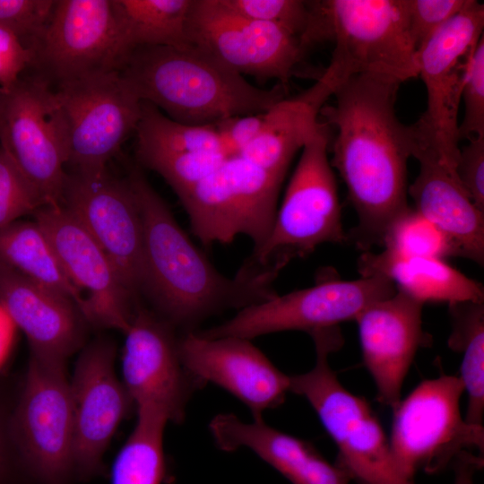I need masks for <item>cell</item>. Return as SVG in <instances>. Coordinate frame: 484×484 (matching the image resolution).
<instances>
[{"label":"cell","mask_w":484,"mask_h":484,"mask_svg":"<svg viewBox=\"0 0 484 484\" xmlns=\"http://www.w3.org/2000/svg\"><path fill=\"white\" fill-rule=\"evenodd\" d=\"M402 82L354 74L336 88L320 117L335 128L331 166L346 185L358 215L351 238L362 249L383 245L390 227L410 210L407 164L416 140L395 110Z\"/></svg>","instance_id":"cell-1"},{"label":"cell","mask_w":484,"mask_h":484,"mask_svg":"<svg viewBox=\"0 0 484 484\" xmlns=\"http://www.w3.org/2000/svg\"><path fill=\"white\" fill-rule=\"evenodd\" d=\"M126 178L143 221V293L175 329L194 332L218 313L238 311L277 295L272 274L241 269L234 278L222 275L182 229L140 168L131 167Z\"/></svg>","instance_id":"cell-2"},{"label":"cell","mask_w":484,"mask_h":484,"mask_svg":"<svg viewBox=\"0 0 484 484\" xmlns=\"http://www.w3.org/2000/svg\"><path fill=\"white\" fill-rule=\"evenodd\" d=\"M118 72L141 101L190 125L264 112L286 98L285 86L257 88L192 45L137 48Z\"/></svg>","instance_id":"cell-3"},{"label":"cell","mask_w":484,"mask_h":484,"mask_svg":"<svg viewBox=\"0 0 484 484\" xmlns=\"http://www.w3.org/2000/svg\"><path fill=\"white\" fill-rule=\"evenodd\" d=\"M308 21L301 36L307 50L333 44L327 67L341 82L369 73L402 83L419 76L417 49L411 39L404 0L307 1Z\"/></svg>","instance_id":"cell-4"},{"label":"cell","mask_w":484,"mask_h":484,"mask_svg":"<svg viewBox=\"0 0 484 484\" xmlns=\"http://www.w3.org/2000/svg\"><path fill=\"white\" fill-rule=\"evenodd\" d=\"M315 362L307 372L290 376V392L304 397L338 449V465L359 484H414L394 464L384 429L364 399L349 392L328 357L343 340L336 327L309 333Z\"/></svg>","instance_id":"cell-5"},{"label":"cell","mask_w":484,"mask_h":484,"mask_svg":"<svg viewBox=\"0 0 484 484\" xmlns=\"http://www.w3.org/2000/svg\"><path fill=\"white\" fill-rule=\"evenodd\" d=\"M328 133L323 122L301 149L269 235L243 265L246 269L278 276L292 259L308 255L322 244L347 239Z\"/></svg>","instance_id":"cell-6"},{"label":"cell","mask_w":484,"mask_h":484,"mask_svg":"<svg viewBox=\"0 0 484 484\" xmlns=\"http://www.w3.org/2000/svg\"><path fill=\"white\" fill-rule=\"evenodd\" d=\"M11 429L28 484L77 481L70 378L65 362L30 354L13 402Z\"/></svg>","instance_id":"cell-7"},{"label":"cell","mask_w":484,"mask_h":484,"mask_svg":"<svg viewBox=\"0 0 484 484\" xmlns=\"http://www.w3.org/2000/svg\"><path fill=\"white\" fill-rule=\"evenodd\" d=\"M459 376L441 375L420 382L393 411L389 445L400 474L412 481L419 471L436 474L463 452L483 456L484 428L461 412Z\"/></svg>","instance_id":"cell-8"},{"label":"cell","mask_w":484,"mask_h":484,"mask_svg":"<svg viewBox=\"0 0 484 484\" xmlns=\"http://www.w3.org/2000/svg\"><path fill=\"white\" fill-rule=\"evenodd\" d=\"M483 28L484 4L468 0L464 8L417 53L419 76L427 91V108L411 125L415 151L431 152L454 174L460 152L458 113L462 90L468 62L483 36Z\"/></svg>","instance_id":"cell-9"},{"label":"cell","mask_w":484,"mask_h":484,"mask_svg":"<svg viewBox=\"0 0 484 484\" xmlns=\"http://www.w3.org/2000/svg\"><path fill=\"white\" fill-rule=\"evenodd\" d=\"M0 150L40 200L61 204L67 173L65 138L55 91L44 78L0 89Z\"/></svg>","instance_id":"cell-10"},{"label":"cell","mask_w":484,"mask_h":484,"mask_svg":"<svg viewBox=\"0 0 484 484\" xmlns=\"http://www.w3.org/2000/svg\"><path fill=\"white\" fill-rule=\"evenodd\" d=\"M283 179L284 176L234 156L178 198L203 244L229 243L245 235L255 250L273 224Z\"/></svg>","instance_id":"cell-11"},{"label":"cell","mask_w":484,"mask_h":484,"mask_svg":"<svg viewBox=\"0 0 484 484\" xmlns=\"http://www.w3.org/2000/svg\"><path fill=\"white\" fill-rule=\"evenodd\" d=\"M396 291L394 283L384 276L353 281L322 278L312 287L275 295L238 310L220 324L195 333L204 338L247 340L283 331L310 333L355 320L367 307L392 297Z\"/></svg>","instance_id":"cell-12"},{"label":"cell","mask_w":484,"mask_h":484,"mask_svg":"<svg viewBox=\"0 0 484 484\" xmlns=\"http://www.w3.org/2000/svg\"><path fill=\"white\" fill-rule=\"evenodd\" d=\"M55 94L67 165L77 172L107 169L127 136L135 132L142 101L117 70L61 82Z\"/></svg>","instance_id":"cell-13"},{"label":"cell","mask_w":484,"mask_h":484,"mask_svg":"<svg viewBox=\"0 0 484 484\" xmlns=\"http://www.w3.org/2000/svg\"><path fill=\"white\" fill-rule=\"evenodd\" d=\"M187 36L189 45L232 71L258 80L275 79L283 86L298 73L307 51L299 37L232 13L217 0H193Z\"/></svg>","instance_id":"cell-14"},{"label":"cell","mask_w":484,"mask_h":484,"mask_svg":"<svg viewBox=\"0 0 484 484\" xmlns=\"http://www.w3.org/2000/svg\"><path fill=\"white\" fill-rule=\"evenodd\" d=\"M61 204L92 237L135 298L143 293V229L134 193L127 180L107 169L67 174Z\"/></svg>","instance_id":"cell-15"},{"label":"cell","mask_w":484,"mask_h":484,"mask_svg":"<svg viewBox=\"0 0 484 484\" xmlns=\"http://www.w3.org/2000/svg\"><path fill=\"white\" fill-rule=\"evenodd\" d=\"M175 330L156 313L137 307L124 333L121 380L136 412H156L179 424L204 385L184 367Z\"/></svg>","instance_id":"cell-16"},{"label":"cell","mask_w":484,"mask_h":484,"mask_svg":"<svg viewBox=\"0 0 484 484\" xmlns=\"http://www.w3.org/2000/svg\"><path fill=\"white\" fill-rule=\"evenodd\" d=\"M116 353L112 340L96 338L83 347L70 377L77 481L103 474L107 448L121 421L134 407L116 373Z\"/></svg>","instance_id":"cell-17"},{"label":"cell","mask_w":484,"mask_h":484,"mask_svg":"<svg viewBox=\"0 0 484 484\" xmlns=\"http://www.w3.org/2000/svg\"><path fill=\"white\" fill-rule=\"evenodd\" d=\"M32 65L58 84L124 62L113 0H58L33 49Z\"/></svg>","instance_id":"cell-18"},{"label":"cell","mask_w":484,"mask_h":484,"mask_svg":"<svg viewBox=\"0 0 484 484\" xmlns=\"http://www.w3.org/2000/svg\"><path fill=\"white\" fill-rule=\"evenodd\" d=\"M33 213L67 277L83 296L85 321L125 333L137 307L104 251L62 204L42 206Z\"/></svg>","instance_id":"cell-19"},{"label":"cell","mask_w":484,"mask_h":484,"mask_svg":"<svg viewBox=\"0 0 484 484\" xmlns=\"http://www.w3.org/2000/svg\"><path fill=\"white\" fill-rule=\"evenodd\" d=\"M250 341L188 332L178 337L177 347L184 367L196 379L226 390L247 407L254 420H262L265 411L284 402L290 380Z\"/></svg>","instance_id":"cell-20"},{"label":"cell","mask_w":484,"mask_h":484,"mask_svg":"<svg viewBox=\"0 0 484 484\" xmlns=\"http://www.w3.org/2000/svg\"><path fill=\"white\" fill-rule=\"evenodd\" d=\"M423 305L397 290L367 307L354 320L377 399L392 410L402 400L403 382L418 350L430 342L422 326Z\"/></svg>","instance_id":"cell-21"},{"label":"cell","mask_w":484,"mask_h":484,"mask_svg":"<svg viewBox=\"0 0 484 484\" xmlns=\"http://www.w3.org/2000/svg\"><path fill=\"white\" fill-rule=\"evenodd\" d=\"M0 304L26 335L30 354L65 362L82 346L85 319L74 302L2 264Z\"/></svg>","instance_id":"cell-22"},{"label":"cell","mask_w":484,"mask_h":484,"mask_svg":"<svg viewBox=\"0 0 484 484\" xmlns=\"http://www.w3.org/2000/svg\"><path fill=\"white\" fill-rule=\"evenodd\" d=\"M209 430L224 452L246 448L269 463L292 484H349V473L329 462L303 439L269 426L264 419L244 421L232 413L212 418Z\"/></svg>","instance_id":"cell-23"},{"label":"cell","mask_w":484,"mask_h":484,"mask_svg":"<svg viewBox=\"0 0 484 484\" xmlns=\"http://www.w3.org/2000/svg\"><path fill=\"white\" fill-rule=\"evenodd\" d=\"M413 158L419 163V171L408 187L412 209L446 237L457 256L483 265L484 212L474 205L455 174L434 154L419 150Z\"/></svg>","instance_id":"cell-24"},{"label":"cell","mask_w":484,"mask_h":484,"mask_svg":"<svg viewBox=\"0 0 484 484\" xmlns=\"http://www.w3.org/2000/svg\"><path fill=\"white\" fill-rule=\"evenodd\" d=\"M359 272L361 277H386L397 290L422 304L484 301L481 283L436 257L404 256L385 249L378 254L366 252L359 260Z\"/></svg>","instance_id":"cell-25"},{"label":"cell","mask_w":484,"mask_h":484,"mask_svg":"<svg viewBox=\"0 0 484 484\" xmlns=\"http://www.w3.org/2000/svg\"><path fill=\"white\" fill-rule=\"evenodd\" d=\"M0 264L68 298L82 313L83 296L67 277L48 237L36 221L15 220L0 229Z\"/></svg>","instance_id":"cell-26"},{"label":"cell","mask_w":484,"mask_h":484,"mask_svg":"<svg viewBox=\"0 0 484 484\" xmlns=\"http://www.w3.org/2000/svg\"><path fill=\"white\" fill-rule=\"evenodd\" d=\"M113 4L124 61L140 47L189 46L187 25L193 0H113Z\"/></svg>","instance_id":"cell-27"},{"label":"cell","mask_w":484,"mask_h":484,"mask_svg":"<svg viewBox=\"0 0 484 484\" xmlns=\"http://www.w3.org/2000/svg\"><path fill=\"white\" fill-rule=\"evenodd\" d=\"M452 329L448 347L462 355L460 379L467 393L465 420L483 427L484 417V304L448 305Z\"/></svg>","instance_id":"cell-28"},{"label":"cell","mask_w":484,"mask_h":484,"mask_svg":"<svg viewBox=\"0 0 484 484\" xmlns=\"http://www.w3.org/2000/svg\"><path fill=\"white\" fill-rule=\"evenodd\" d=\"M168 420L151 411H137L136 424L117 453L111 484H161L165 476L163 435Z\"/></svg>","instance_id":"cell-29"},{"label":"cell","mask_w":484,"mask_h":484,"mask_svg":"<svg viewBox=\"0 0 484 484\" xmlns=\"http://www.w3.org/2000/svg\"><path fill=\"white\" fill-rule=\"evenodd\" d=\"M135 133L136 154L223 153L214 124L203 125L182 124L168 117L155 106L144 101L141 103V115Z\"/></svg>","instance_id":"cell-30"},{"label":"cell","mask_w":484,"mask_h":484,"mask_svg":"<svg viewBox=\"0 0 484 484\" xmlns=\"http://www.w3.org/2000/svg\"><path fill=\"white\" fill-rule=\"evenodd\" d=\"M385 250L404 256H429L444 259L456 255L446 237L411 207L388 229Z\"/></svg>","instance_id":"cell-31"},{"label":"cell","mask_w":484,"mask_h":484,"mask_svg":"<svg viewBox=\"0 0 484 484\" xmlns=\"http://www.w3.org/2000/svg\"><path fill=\"white\" fill-rule=\"evenodd\" d=\"M136 155L140 163L160 175L178 197L211 175L228 158L220 152Z\"/></svg>","instance_id":"cell-32"},{"label":"cell","mask_w":484,"mask_h":484,"mask_svg":"<svg viewBox=\"0 0 484 484\" xmlns=\"http://www.w3.org/2000/svg\"><path fill=\"white\" fill-rule=\"evenodd\" d=\"M227 11L255 22L279 26L301 38L308 21L307 1L217 0Z\"/></svg>","instance_id":"cell-33"},{"label":"cell","mask_w":484,"mask_h":484,"mask_svg":"<svg viewBox=\"0 0 484 484\" xmlns=\"http://www.w3.org/2000/svg\"><path fill=\"white\" fill-rule=\"evenodd\" d=\"M55 4L53 0H0V27L14 34L33 51Z\"/></svg>","instance_id":"cell-34"},{"label":"cell","mask_w":484,"mask_h":484,"mask_svg":"<svg viewBox=\"0 0 484 484\" xmlns=\"http://www.w3.org/2000/svg\"><path fill=\"white\" fill-rule=\"evenodd\" d=\"M461 99L464 106L459 123V139L484 137V37L482 36L467 65Z\"/></svg>","instance_id":"cell-35"},{"label":"cell","mask_w":484,"mask_h":484,"mask_svg":"<svg viewBox=\"0 0 484 484\" xmlns=\"http://www.w3.org/2000/svg\"><path fill=\"white\" fill-rule=\"evenodd\" d=\"M411 39L419 49L467 4L468 0H404Z\"/></svg>","instance_id":"cell-36"},{"label":"cell","mask_w":484,"mask_h":484,"mask_svg":"<svg viewBox=\"0 0 484 484\" xmlns=\"http://www.w3.org/2000/svg\"><path fill=\"white\" fill-rule=\"evenodd\" d=\"M40 207L39 197L0 150V229Z\"/></svg>","instance_id":"cell-37"},{"label":"cell","mask_w":484,"mask_h":484,"mask_svg":"<svg viewBox=\"0 0 484 484\" xmlns=\"http://www.w3.org/2000/svg\"><path fill=\"white\" fill-rule=\"evenodd\" d=\"M455 175L474 205L484 212V137H475L460 148Z\"/></svg>","instance_id":"cell-38"},{"label":"cell","mask_w":484,"mask_h":484,"mask_svg":"<svg viewBox=\"0 0 484 484\" xmlns=\"http://www.w3.org/2000/svg\"><path fill=\"white\" fill-rule=\"evenodd\" d=\"M264 112L232 117L214 123L226 157L238 156L257 136Z\"/></svg>","instance_id":"cell-39"},{"label":"cell","mask_w":484,"mask_h":484,"mask_svg":"<svg viewBox=\"0 0 484 484\" xmlns=\"http://www.w3.org/2000/svg\"><path fill=\"white\" fill-rule=\"evenodd\" d=\"M13 402L0 392V484H28L12 436Z\"/></svg>","instance_id":"cell-40"},{"label":"cell","mask_w":484,"mask_h":484,"mask_svg":"<svg viewBox=\"0 0 484 484\" xmlns=\"http://www.w3.org/2000/svg\"><path fill=\"white\" fill-rule=\"evenodd\" d=\"M32 63V51L14 34L0 27V89L12 87Z\"/></svg>","instance_id":"cell-41"},{"label":"cell","mask_w":484,"mask_h":484,"mask_svg":"<svg viewBox=\"0 0 484 484\" xmlns=\"http://www.w3.org/2000/svg\"><path fill=\"white\" fill-rule=\"evenodd\" d=\"M454 484H475L474 475L483 467V456L473 452L462 453L453 462Z\"/></svg>","instance_id":"cell-42"},{"label":"cell","mask_w":484,"mask_h":484,"mask_svg":"<svg viewBox=\"0 0 484 484\" xmlns=\"http://www.w3.org/2000/svg\"><path fill=\"white\" fill-rule=\"evenodd\" d=\"M15 325L0 304V367L8 355Z\"/></svg>","instance_id":"cell-43"}]
</instances>
